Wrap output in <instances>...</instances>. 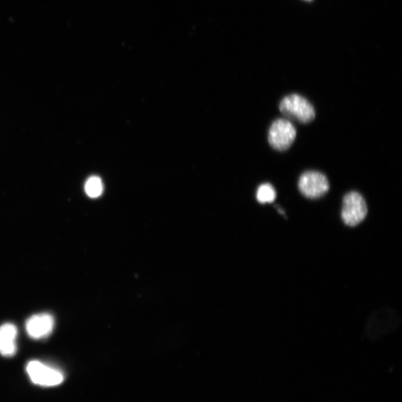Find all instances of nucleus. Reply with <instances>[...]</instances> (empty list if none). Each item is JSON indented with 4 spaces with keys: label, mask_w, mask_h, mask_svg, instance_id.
Here are the masks:
<instances>
[{
    "label": "nucleus",
    "mask_w": 402,
    "mask_h": 402,
    "mask_svg": "<svg viewBox=\"0 0 402 402\" xmlns=\"http://www.w3.org/2000/svg\"><path fill=\"white\" fill-rule=\"evenodd\" d=\"M280 111L286 117L303 124L311 122L315 118L313 105L298 94L285 97L280 104Z\"/></svg>",
    "instance_id": "nucleus-1"
},
{
    "label": "nucleus",
    "mask_w": 402,
    "mask_h": 402,
    "mask_svg": "<svg viewBox=\"0 0 402 402\" xmlns=\"http://www.w3.org/2000/svg\"><path fill=\"white\" fill-rule=\"evenodd\" d=\"M297 131L288 119L275 120L268 131V143L275 150L283 151L295 142Z\"/></svg>",
    "instance_id": "nucleus-2"
},
{
    "label": "nucleus",
    "mask_w": 402,
    "mask_h": 402,
    "mask_svg": "<svg viewBox=\"0 0 402 402\" xmlns=\"http://www.w3.org/2000/svg\"><path fill=\"white\" fill-rule=\"evenodd\" d=\"M26 371L31 381L42 386H58L65 379L60 369L39 361L28 362Z\"/></svg>",
    "instance_id": "nucleus-3"
},
{
    "label": "nucleus",
    "mask_w": 402,
    "mask_h": 402,
    "mask_svg": "<svg viewBox=\"0 0 402 402\" xmlns=\"http://www.w3.org/2000/svg\"><path fill=\"white\" fill-rule=\"evenodd\" d=\"M367 212L366 201L361 194L351 192L344 196L342 217L346 225H359L366 217Z\"/></svg>",
    "instance_id": "nucleus-4"
},
{
    "label": "nucleus",
    "mask_w": 402,
    "mask_h": 402,
    "mask_svg": "<svg viewBox=\"0 0 402 402\" xmlns=\"http://www.w3.org/2000/svg\"><path fill=\"white\" fill-rule=\"evenodd\" d=\"M299 190L307 198L317 199L330 190V183L326 176L318 172L303 174L298 183Z\"/></svg>",
    "instance_id": "nucleus-5"
},
{
    "label": "nucleus",
    "mask_w": 402,
    "mask_h": 402,
    "mask_svg": "<svg viewBox=\"0 0 402 402\" xmlns=\"http://www.w3.org/2000/svg\"><path fill=\"white\" fill-rule=\"evenodd\" d=\"M55 327V319L48 313H40L30 317L26 323L28 335L35 339L49 337Z\"/></svg>",
    "instance_id": "nucleus-6"
},
{
    "label": "nucleus",
    "mask_w": 402,
    "mask_h": 402,
    "mask_svg": "<svg viewBox=\"0 0 402 402\" xmlns=\"http://www.w3.org/2000/svg\"><path fill=\"white\" fill-rule=\"evenodd\" d=\"M18 329L12 323H5L0 327V354L5 357H12L17 352Z\"/></svg>",
    "instance_id": "nucleus-7"
},
{
    "label": "nucleus",
    "mask_w": 402,
    "mask_h": 402,
    "mask_svg": "<svg viewBox=\"0 0 402 402\" xmlns=\"http://www.w3.org/2000/svg\"><path fill=\"white\" fill-rule=\"evenodd\" d=\"M276 198V192L273 185L265 183L260 185L256 192V199L261 204H270Z\"/></svg>",
    "instance_id": "nucleus-8"
},
{
    "label": "nucleus",
    "mask_w": 402,
    "mask_h": 402,
    "mask_svg": "<svg viewBox=\"0 0 402 402\" xmlns=\"http://www.w3.org/2000/svg\"><path fill=\"white\" fill-rule=\"evenodd\" d=\"M87 195L92 198L99 197L103 192V183L99 177H91L85 184Z\"/></svg>",
    "instance_id": "nucleus-9"
}]
</instances>
